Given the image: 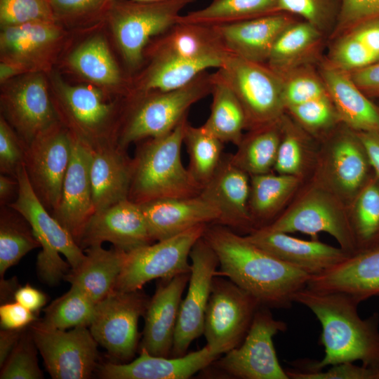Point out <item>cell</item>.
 Here are the masks:
<instances>
[{"label":"cell","mask_w":379,"mask_h":379,"mask_svg":"<svg viewBox=\"0 0 379 379\" xmlns=\"http://www.w3.org/2000/svg\"><path fill=\"white\" fill-rule=\"evenodd\" d=\"M265 227L288 234L301 232L314 239L319 233L326 232L349 254L357 251L348 208L311 178L303 182L283 212Z\"/></svg>","instance_id":"cell-5"},{"label":"cell","mask_w":379,"mask_h":379,"mask_svg":"<svg viewBox=\"0 0 379 379\" xmlns=\"http://www.w3.org/2000/svg\"><path fill=\"white\" fill-rule=\"evenodd\" d=\"M375 18H379V0H341L337 24L328 39Z\"/></svg>","instance_id":"cell-52"},{"label":"cell","mask_w":379,"mask_h":379,"mask_svg":"<svg viewBox=\"0 0 379 379\" xmlns=\"http://www.w3.org/2000/svg\"><path fill=\"white\" fill-rule=\"evenodd\" d=\"M55 22H34L2 27L1 53L10 61L22 66L36 53L50 46L59 37Z\"/></svg>","instance_id":"cell-37"},{"label":"cell","mask_w":379,"mask_h":379,"mask_svg":"<svg viewBox=\"0 0 379 379\" xmlns=\"http://www.w3.org/2000/svg\"><path fill=\"white\" fill-rule=\"evenodd\" d=\"M286 371L289 379H379V366H357L352 361L331 366L327 371Z\"/></svg>","instance_id":"cell-51"},{"label":"cell","mask_w":379,"mask_h":379,"mask_svg":"<svg viewBox=\"0 0 379 379\" xmlns=\"http://www.w3.org/2000/svg\"><path fill=\"white\" fill-rule=\"evenodd\" d=\"M207 225H197L172 237L126 253L114 290L140 291L153 279L167 280L190 272L188 258L191 250L203 237Z\"/></svg>","instance_id":"cell-10"},{"label":"cell","mask_w":379,"mask_h":379,"mask_svg":"<svg viewBox=\"0 0 379 379\" xmlns=\"http://www.w3.org/2000/svg\"><path fill=\"white\" fill-rule=\"evenodd\" d=\"M350 73L365 95L368 97L379 96V61Z\"/></svg>","instance_id":"cell-56"},{"label":"cell","mask_w":379,"mask_h":379,"mask_svg":"<svg viewBox=\"0 0 379 379\" xmlns=\"http://www.w3.org/2000/svg\"><path fill=\"white\" fill-rule=\"evenodd\" d=\"M219 357L206 345L180 357L154 356L140 350V356L129 363L103 364L99 376L104 379H187Z\"/></svg>","instance_id":"cell-28"},{"label":"cell","mask_w":379,"mask_h":379,"mask_svg":"<svg viewBox=\"0 0 379 379\" xmlns=\"http://www.w3.org/2000/svg\"><path fill=\"white\" fill-rule=\"evenodd\" d=\"M375 175L379 178V135L357 132Z\"/></svg>","instance_id":"cell-58"},{"label":"cell","mask_w":379,"mask_h":379,"mask_svg":"<svg viewBox=\"0 0 379 379\" xmlns=\"http://www.w3.org/2000/svg\"><path fill=\"white\" fill-rule=\"evenodd\" d=\"M304 182L298 177L273 172L250 176L248 208L255 229L275 220Z\"/></svg>","instance_id":"cell-33"},{"label":"cell","mask_w":379,"mask_h":379,"mask_svg":"<svg viewBox=\"0 0 379 379\" xmlns=\"http://www.w3.org/2000/svg\"><path fill=\"white\" fill-rule=\"evenodd\" d=\"M293 302L317 317L322 331L320 343L324 357L304 370L319 371L345 361H361L367 366H379V315L359 316V301L339 292L320 291L307 286L297 291Z\"/></svg>","instance_id":"cell-2"},{"label":"cell","mask_w":379,"mask_h":379,"mask_svg":"<svg viewBox=\"0 0 379 379\" xmlns=\"http://www.w3.org/2000/svg\"><path fill=\"white\" fill-rule=\"evenodd\" d=\"M279 12L299 16L328 39L339 16L341 0H278Z\"/></svg>","instance_id":"cell-47"},{"label":"cell","mask_w":379,"mask_h":379,"mask_svg":"<svg viewBox=\"0 0 379 379\" xmlns=\"http://www.w3.org/2000/svg\"><path fill=\"white\" fill-rule=\"evenodd\" d=\"M245 237L267 253L311 277L328 270L350 255L342 248L318 239L303 240L265 227L255 229Z\"/></svg>","instance_id":"cell-21"},{"label":"cell","mask_w":379,"mask_h":379,"mask_svg":"<svg viewBox=\"0 0 379 379\" xmlns=\"http://www.w3.org/2000/svg\"><path fill=\"white\" fill-rule=\"evenodd\" d=\"M286 112L319 142L341 124L328 94L290 107Z\"/></svg>","instance_id":"cell-46"},{"label":"cell","mask_w":379,"mask_h":379,"mask_svg":"<svg viewBox=\"0 0 379 379\" xmlns=\"http://www.w3.org/2000/svg\"><path fill=\"white\" fill-rule=\"evenodd\" d=\"M135 1H159V0H135Z\"/></svg>","instance_id":"cell-62"},{"label":"cell","mask_w":379,"mask_h":379,"mask_svg":"<svg viewBox=\"0 0 379 379\" xmlns=\"http://www.w3.org/2000/svg\"><path fill=\"white\" fill-rule=\"evenodd\" d=\"M16 199L8 206L21 215L31 227L41 251L36 258V271L41 281L53 285L77 267L85 258L70 233L53 217L36 195L24 164L16 177Z\"/></svg>","instance_id":"cell-4"},{"label":"cell","mask_w":379,"mask_h":379,"mask_svg":"<svg viewBox=\"0 0 379 379\" xmlns=\"http://www.w3.org/2000/svg\"><path fill=\"white\" fill-rule=\"evenodd\" d=\"M317 68L341 124L356 132L379 135V107L357 86L350 73L325 56Z\"/></svg>","instance_id":"cell-26"},{"label":"cell","mask_w":379,"mask_h":379,"mask_svg":"<svg viewBox=\"0 0 379 379\" xmlns=\"http://www.w3.org/2000/svg\"><path fill=\"white\" fill-rule=\"evenodd\" d=\"M327 37L310 23L295 20L279 34L267 65L282 77L307 65H317Z\"/></svg>","instance_id":"cell-31"},{"label":"cell","mask_w":379,"mask_h":379,"mask_svg":"<svg viewBox=\"0 0 379 379\" xmlns=\"http://www.w3.org/2000/svg\"><path fill=\"white\" fill-rule=\"evenodd\" d=\"M61 113L70 128L69 132L91 150L118 143L111 129L114 106L101 92L86 86L62 85Z\"/></svg>","instance_id":"cell-17"},{"label":"cell","mask_w":379,"mask_h":379,"mask_svg":"<svg viewBox=\"0 0 379 379\" xmlns=\"http://www.w3.org/2000/svg\"><path fill=\"white\" fill-rule=\"evenodd\" d=\"M281 138L273 172L305 181L314 171L319 142L286 112L281 117Z\"/></svg>","instance_id":"cell-34"},{"label":"cell","mask_w":379,"mask_h":379,"mask_svg":"<svg viewBox=\"0 0 379 379\" xmlns=\"http://www.w3.org/2000/svg\"><path fill=\"white\" fill-rule=\"evenodd\" d=\"M25 144L3 117L0 119V171L16 178L24 164Z\"/></svg>","instance_id":"cell-53"},{"label":"cell","mask_w":379,"mask_h":379,"mask_svg":"<svg viewBox=\"0 0 379 379\" xmlns=\"http://www.w3.org/2000/svg\"><path fill=\"white\" fill-rule=\"evenodd\" d=\"M183 142L190 157L189 171L202 187L211 180L222 158L223 143L203 125L194 127L187 121Z\"/></svg>","instance_id":"cell-42"},{"label":"cell","mask_w":379,"mask_h":379,"mask_svg":"<svg viewBox=\"0 0 379 379\" xmlns=\"http://www.w3.org/2000/svg\"><path fill=\"white\" fill-rule=\"evenodd\" d=\"M36 347L30 331L22 333L16 345L1 366V379H41Z\"/></svg>","instance_id":"cell-49"},{"label":"cell","mask_w":379,"mask_h":379,"mask_svg":"<svg viewBox=\"0 0 379 379\" xmlns=\"http://www.w3.org/2000/svg\"><path fill=\"white\" fill-rule=\"evenodd\" d=\"M23 329H2L0 332V366H3L19 340Z\"/></svg>","instance_id":"cell-59"},{"label":"cell","mask_w":379,"mask_h":379,"mask_svg":"<svg viewBox=\"0 0 379 379\" xmlns=\"http://www.w3.org/2000/svg\"><path fill=\"white\" fill-rule=\"evenodd\" d=\"M14 300L29 310L36 313L46 302V295L29 284L18 288L14 293Z\"/></svg>","instance_id":"cell-57"},{"label":"cell","mask_w":379,"mask_h":379,"mask_svg":"<svg viewBox=\"0 0 379 379\" xmlns=\"http://www.w3.org/2000/svg\"><path fill=\"white\" fill-rule=\"evenodd\" d=\"M90 178L95 212L128 199L133 159L118 143L91 150Z\"/></svg>","instance_id":"cell-30"},{"label":"cell","mask_w":379,"mask_h":379,"mask_svg":"<svg viewBox=\"0 0 379 379\" xmlns=\"http://www.w3.org/2000/svg\"><path fill=\"white\" fill-rule=\"evenodd\" d=\"M29 331L53 379H86L96 366L98 342L86 326L66 331L40 321L30 324Z\"/></svg>","instance_id":"cell-14"},{"label":"cell","mask_w":379,"mask_h":379,"mask_svg":"<svg viewBox=\"0 0 379 379\" xmlns=\"http://www.w3.org/2000/svg\"><path fill=\"white\" fill-rule=\"evenodd\" d=\"M250 176L224 156L200 195L220 213L218 224L250 233L255 230L249 208Z\"/></svg>","instance_id":"cell-23"},{"label":"cell","mask_w":379,"mask_h":379,"mask_svg":"<svg viewBox=\"0 0 379 379\" xmlns=\"http://www.w3.org/2000/svg\"><path fill=\"white\" fill-rule=\"evenodd\" d=\"M215 72L240 102L247 131L273 123L286 112L282 79L267 64L229 53Z\"/></svg>","instance_id":"cell-7"},{"label":"cell","mask_w":379,"mask_h":379,"mask_svg":"<svg viewBox=\"0 0 379 379\" xmlns=\"http://www.w3.org/2000/svg\"><path fill=\"white\" fill-rule=\"evenodd\" d=\"M190 258L189 288L180 303L171 357L185 355L192 341L203 334L212 282L219 265L215 253L203 237L193 246Z\"/></svg>","instance_id":"cell-16"},{"label":"cell","mask_w":379,"mask_h":379,"mask_svg":"<svg viewBox=\"0 0 379 379\" xmlns=\"http://www.w3.org/2000/svg\"><path fill=\"white\" fill-rule=\"evenodd\" d=\"M286 328L269 307L260 306L243 342L211 364L234 378L289 379L279 362L273 343L274 336Z\"/></svg>","instance_id":"cell-12"},{"label":"cell","mask_w":379,"mask_h":379,"mask_svg":"<svg viewBox=\"0 0 379 379\" xmlns=\"http://www.w3.org/2000/svg\"><path fill=\"white\" fill-rule=\"evenodd\" d=\"M70 65L93 82L114 86L121 81L119 69L105 41L95 36L84 43L71 54Z\"/></svg>","instance_id":"cell-43"},{"label":"cell","mask_w":379,"mask_h":379,"mask_svg":"<svg viewBox=\"0 0 379 379\" xmlns=\"http://www.w3.org/2000/svg\"><path fill=\"white\" fill-rule=\"evenodd\" d=\"M154 241L164 240L201 224L217 223L220 213L200 194L140 204Z\"/></svg>","instance_id":"cell-27"},{"label":"cell","mask_w":379,"mask_h":379,"mask_svg":"<svg viewBox=\"0 0 379 379\" xmlns=\"http://www.w3.org/2000/svg\"><path fill=\"white\" fill-rule=\"evenodd\" d=\"M18 182L17 178L1 173L0 175V202L1 206L9 204L13 194L18 192Z\"/></svg>","instance_id":"cell-60"},{"label":"cell","mask_w":379,"mask_h":379,"mask_svg":"<svg viewBox=\"0 0 379 379\" xmlns=\"http://www.w3.org/2000/svg\"><path fill=\"white\" fill-rule=\"evenodd\" d=\"M307 286L343 293L360 302L379 295V244L357 251L328 270L312 276Z\"/></svg>","instance_id":"cell-24"},{"label":"cell","mask_w":379,"mask_h":379,"mask_svg":"<svg viewBox=\"0 0 379 379\" xmlns=\"http://www.w3.org/2000/svg\"><path fill=\"white\" fill-rule=\"evenodd\" d=\"M149 300L139 292L114 290L95 305L90 331L95 340L114 357L132 359L139 339L138 321Z\"/></svg>","instance_id":"cell-13"},{"label":"cell","mask_w":379,"mask_h":379,"mask_svg":"<svg viewBox=\"0 0 379 379\" xmlns=\"http://www.w3.org/2000/svg\"><path fill=\"white\" fill-rule=\"evenodd\" d=\"M106 241L126 253L152 244L139 204L127 199L95 212L86 224L78 245L82 248Z\"/></svg>","instance_id":"cell-18"},{"label":"cell","mask_w":379,"mask_h":379,"mask_svg":"<svg viewBox=\"0 0 379 379\" xmlns=\"http://www.w3.org/2000/svg\"><path fill=\"white\" fill-rule=\"evenodd\" d=\"M190 272L161 279L149 300L140 350L154 356L171 357L182 295Z\"/></svg>","instance_id":"cell-22"},{"label":"cell","mask_w":379,"mask_h":379,"mask_svg":"<svg viewBox=\"0 0 379 379\" xmlns=\"http://www.w3.org/2000/svg\"><path fill=\"white\" fill-rule=\"evenodd\" d=\"M212 103L208 118L203 126L222 142L237 146L246 130L244 109L228 84L212 73Z\"/></svg>","instance_id":"cell-35"},{"label":"cell","mask_w":379,"mask_h":379,"mask_svg":"<svg viewBox=\"0 0 379 379\" xmlns=\"http://www.w3.org/2000/svg\"><path fill=\"white\" fill-rule=\"evenodd\" d=\"M187 117L168 133L148 138L133 158L128 199L142 204L164 198L199 195L202 187L184 167L180 157Z\"/></svg>","instance_id":"cell-3"},{"label":"cell","mask_w":379,"mask_h":379,"mask_svg":"<svg viewBox=\"0 0 379 379\" xmlns=\"http://www.w3.org/2000/svg\"><path fill=\"white\" fill-rule=\"evenodd\" d=\"M2 107L25 145L59 121L41 75L28 76L16 82L4 94Z\"/></svg>","instance_id":"cell-20"},{"label":"cell","mask_w":379,"mask_h":379,"mask_svg":"<svg viewBox=\"0 0 379 379\" xmlns=\"http://www.w3.org/2000/svg\"><path fill=\"white\" fill-rule=\"evenodd\" d=\"M212 73L204 71L188 84L171 91L140 93L136 103L119 132V145L164 135L187 117L189 109L211 94Z\"/></svg>","instance_id":"cell-6"},{"label":"cell","mask_w":379,"mask_h":379,"mask_svg":"<svg viewBox=\"0 0 379 379\" xmlns=\"http://www.w3.org/2000/svg\"><path fill=\"white\" fill-rule=\"evenodd\" d=\"M56 19L49 0H0L2 27Z\"/></svg>","instance_id":"cell-50"},{"label":"cell","mask_w":379,"mask_h":379,"mask_svg":"<svg viewBox=\"0 0 379 379\" xmlns=\"http://www.w3.org/2000/svg\"><path fill=\"white\" fill-rule=\"evenodd\" d=\"M348 213L357 251L379 244V178L375 174L359 191Z\"/></svg>","instance_id":"cell-41"},{"label":"cell","mask_w":379,"mask_h":379,"mask_svg":"<svg viewBox=\"0 0 379 379\" xmlns=\"http://www.w3.org/2000/svg\"><path fill=\"white\" fill-rule=\"evenodd\" d=\"M53 13L58 17H76L94 13L112 6L115 0H49Z\"/></svg>","instance_id":"cell-54"},{"label":"cell","mask_w":379,"mask_h":379,"mask_svg":"<svg viewBox=\"0 0 379 379\" xmlns=\"http://www.w3.org/2000/svg\"><path fill=\"white\" fill-rule=\"evenodd\" d=\"M194 1H114L110 7V23L126 64L132 68L140 65L151 39L176 24L183 9Z\"/></svg>","instance_id":"cell-9"},{"label":"cell","mask_w":379,"mask_h":379,"mask_svg":"<svg viewBox=\"0 0 379 379\" xmlns=\"http://www.w3.org/2000/svg\"><path fill=\"white\" fill-rule=\"evenodd\" d=\"M86 252L81 264L63 279L97 304L114 290L126 253L114 247L106 250L101 245L89 246Z\"/></svg>","instance_id":"cell-32"},{"label":"cell","mask_w":379,"mask_h":379,"mask_svg":"<svg viewBox=\"0 0 379 379\" xmlns=\"http://www.w3.org/2000/svg\"><path fill=\"white\" fill-rule=\"evenodd\" d=\"M281 118L248 131L237 152L230 154L232 162L249 176L273 172L281 138Z\"/></svg>","instance_id":"cell-36"},{"label":"cell","mask_w":379,"mask_h":379,"mask_svg":"<svg viewBox=\"0 0 379 379\" xmlns=\"http://www.w3.org/2000/svg\"><path fill=\"white\" fill-rule=\"evenodd\" d=\"M34 321L35 313L15 301L4 303L0 307V324L2 329H23Z\"/></svg>","instance_id":"cell-55"},{"label":"cell","mask_w":379,"mask_h":379,"mask_svg":"<svg viewBox=\"0 0 379 379\" xmlns=\"http://www.w3.org/2000/svg\"><path fill=\"white\" fill-rule=\"evenodd\" d=\"M276 13H281L278 0H213L201 8L181 15L178 22L215 26Z\"/></svg>","instance_id":"cell-38"},{"label":"cell","mask_w":379,"mask_h":379,"mask_svg":"<svg viewBox=\"0 0 379 379\" xmlns=\"http://www.w3.org/2000/svg\"><path fill=\"white\" fill-rule=\"evenodd\" d=\"M203 237L215 253L223 275L269 308H288L307 286L308 273L274 257L228 227L207 225Z\"/></svg>","instance_id":"cell-1"},{"label":"cell","mask_w":379,"mask_h":379,"mask_svg":"<svg viewBox=\"0 0 379 379\" xmlns=\"http://www.w3.org/2000/svg\"><path fill=\"white\" fill-rule=\"evenodd\" d=\"M260 306L254 296L230 279L215 275L204 317L206 345L219 357L237 347Z\"/></svg>","instance_id":"cell-11"},{"label":"cell","mask_w":379,"mask_h":379,"mask_svg":"<svg viewBox=\"0 0 379 379\" xmlns=\"http://www.w3.org/2000/svg\"><path fill=\"white\" fill-rule=\"evenodd\" d=\"M23 66L10 61H4L0 65V80L5 81L13 76L20 72Z\"/></svg>","instance_id":"cell-61"},{"label":"cell","mask_w":379,"mask_h":379,"mask_svg":"<svg viewBox=\"0 0 379 379\" xmlns=\"http://www.w3.org/2000/svg\"><path fill=\"white\" fill-rule=\"evenodd\" d=\"M371 168L357 132L341 124L319 142L316 165L310 178L349 208L372 176Z\"/></svg>","instance_id":"cell-8"},{"label":"cell","mask_w":379,"mask_h":379,"mask_svg":"<svg viewBox=\"0 0 379 379\" xmlns=\"http://www.w3.org/2000/svg\"><path fill=\"white\" fill-rule=\"evenodd\" d=\"M157 36L158 39L149 48L150 57L210 61L218 69L229 53L214 27L210 25L178 22Z\"/></svg>","instance_id":"cell-29"},{"label":"cell","mask_w":379,"mask_h":379,"mask_svg":"<svg viewBox=\"0 0 379 379\" xmlns=\"http://www.w3.org/2000/svg\"><path fill=\"white\" fill-rule=\"evenodd\" d=\"M151 64L140 81L139 93L167 91L181 88L204 71L218 69L209 61H192L171 57H152Z\"/></svg>","instance_id":"cell-39"},{"label":"cell","mask_w":379,"mask_h":379,"mask_svg":"<svg viewBox=\"0 0 379 379\" xmlns=\"http://www.w3.org/2000/svg\"><path fill=\"white\" fill-rule=\"evenodd\" d=\"M9 208V207H8ZM1 206L0 217V274L17 264L40 244L30 227L17 215V212Z\"/></svg>","instance_id":"cell-44"},{"label":"cell","mask_w":379,"mask_h":379,"mask_svg":"<svg viewBox=\"0 0 379 379\" xmlns=\"http://www.w3.org/2000/svg\"><path fill=\"white\" fill-rule=\"evenodd\" d=\"M71 156V135L59 121L25 145L24 166L28 180L51 213L59 203Z\"/></svg>","instance_id":"cell-15"},{"label":"cell","mask_w":379,"mask_h":379,"mask_svg":"<svg viewBox=\"0 0 379 379\" xmlns=\"http://www.w3.org/2000/svg\"><path fill=\"white\" fill-rule=\"evenodd\" d=\"M325 58L347 71L366 67L379 61V45L361 25H357L330 40Z\"/></svg>","instance_id":"cell-40"},{"label":"cell","mask_w":379,"mask_h":379,"mask_svg":"<svg viewBox=\"0 0 379 379\" xmlns=\"http://www.w3.org/2000/svg\"><path fill=\"white\" fill-rule=\"evenodd\" d=\"M95 305L79 288L71 286L67 293L44 309V317L40 322L46 326L62 330L90 326Z\"/></svg>","instance_id":"cell-45"},{"label":"cell","mask_w":379,"mask_h":379,"mask_svg":"<svg viewBox=\"0 0 379 379\" xmlns=\"http://www.w3.org/2000/svg\"><path fill=\"white\" fill-rule=\"evenodd\" d=\"M285 109L328 94L317 65H307L281 77Z\"/></svg>","instance_id":"cell-48"},{"label":"cell","mask_w":379,"mask_h":379,"mask_svg":"<svg viewBox=\"0 0 379 379\" xmlns=\"http://www.w3.org/2000/svg\"><path fill=\"white\" fill-rule=\"evenodd\" d=\"M295 20L294 15L276 13L213 27L228 53L266 64L277 39Z\"/></svg>","instance_id":"cell-25"},{"label":"cell","mask_w":379,"mask_h":379,"mask_svg":"<svg viewBox=\"0 0 379 379\" xmlns=\"http://www.w3.org/2000/svg\"><path fill=\"white\" fill-rule=\"evenodd\" d=\"M70 135L72 156L63 180L59 203L51 214L78 244L86 224L95 213L90 178L91 152Z\"/></svg>","instance_id":"cell-19"}]
</instances>
